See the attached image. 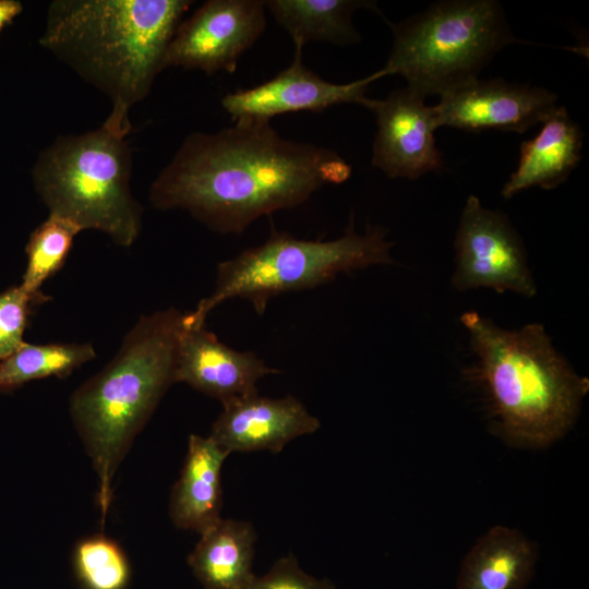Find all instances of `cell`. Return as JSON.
I'll return each mask as SVG.
<instances>
[{
	"label": "cell",
	"mask_w": 589,
	"mask_h": 589,
	"mask_svg": "<svg viewBox=\"0 0 589 589\" xmlns=\"http://www.w3.org/2000/svg\"><path fill=\"white\" fill-rule=\"evenodd\" d=\"M351 176L336 152L279 135L269 122L244 121L195 132L153 181L155 208H181L219 233H242L257 218L304 203Z\"/></svg>",
	"instance_id": "cell-1"
},
{
	"label": "cell",
	"mask_w": 589,
	"mask_h": 589,
	"mask_svg": "<svg viewBox=\"0 0 589 589\" xmlns=\"http://www.w3.org/2000/svg\"><path fill=\"white\" fill-rule=\"evenodd\" d=\"M188 0H56L39 44L106 94V119L131 131L129 111L165 68L167 47Z\"/></svg>",
	"instance_id": "cell-2"
},
{
	"label": "cell",
	"mask_w": 589,
	"mask_h": 589,
	"mask_svg": "<svg viewBox=\"0 0 589 589\" xmlns=\"http://www.w3.org/2000/svg\"><path fill=\"white\" fill-rule=\"evenodd\" d=\"M185 327L187 313L173 308L142 316L113 359L70 399L74 428L97 476L103 525L120 464L166 390L176 383Z\"/></svg>",
	"instance_id": "cell-3"
},
{
	"label": "cell",
	"mask_w": 589,
	"mask_h": 589,
	"mask_svg": "<svg viewBox=\"0 0 589 589\" xmlns=\"http://www.w3.org/2000/svg\"><path fill=\"white\" fill-rule=\"evenodd\" d=\"M460 322L476 358L473 376L486 389L500 433L509 442L543 447L575 422L589 381L553 347L538 323L504 329L473 311Z\"/></svg>",
	"instance_id": "cell-4"
},
{
	"label": "cell",
	"mask_w": 589,
	"mask_h": 589,
	"mask_svg": "<svg viewBox=\"0 0 589 589\" xmlns=\"http://www.w3.org/2000/svg\"><path fill=\"white\" fill-rule=\"evenodd\" d=\"M127 135L104 121L93 131L59 136L33 168L35 188L49 214L81 230L105 232L122 247L132 245L142 227V207L130 187Z\"/></svg>",
	"instance_id": "cell-5"
},
{
	"label": "cell",
	"mask_w": 589,
	"mask_h": 589,
	"mask_svg": "<svg viewBox=\"0 0 589 589\" xmlns=\"http://www.w3.org/2000/svg\"><path fill=\"white\" fill-rule=\"evenodd\" d=\"M389 26L392 50L376 74L401 75L423 97H441L479 79L497 52L522 43L495 0L438 1Z\"/></svg>",
	"instance_id": "cell-6"
},
{
	"label": "cell",
	"mask_w": 589,
	"mask_h": 589,
	"mask_svg": "<svg viewBox=\"0 0 589 589\" xmlns=\"http://www.w3.org/2000/svg\"><path fill=\"white\" fill-rule=\"evenodd\" d=\"M386 237L380 226L357 232L352 218L341 237L328 241L297 239L274 230L262 244L218 264L215 289L187 312L189 324L205 325L208 313L232 298L249 300L262 314L268 300L280 293L314 288L340 273L392 264L394 243Z\"/></svg>",
	"instance_id": "cell-7"
},
{
	"label": "cell",
	"mask_w": 589,
	"mask_h": 589,
	"mask_svg": "<svg viewBox=\"0 0 589 589\" xmlns=\"http://www.w3.org/2000/svg\"><path fill=\"white\" fill-rule=\"evenodd\" d=\"M456 267L452 278L460 291L491 288L533 297L536 283L521 239L508 218L469 195L455 236Z\"/></svg>",
	"instance_id": "cell-8"
},
{
	"label": "cell",
	"mask_w": 589,
	"mask_h": 589,
	"mask_svg": "<svg viewBox=\"0 0 589 589\" xmlns=\"http://www.w3.org/2000/svg\"><path fill=\"white\" fill-rule=\"evenodd\" d=\"M266 26L262 0H209L176 29L164 67L235 72Z\"/></svg>",
	"instance_id": "cell-9"
},
{
	"label": "cell",
	"mask_w": 589,
	"mask_h": 589,
	"mask_svg": "<svg viewBox=\"0 0 589 589\" xmlns=\"http://www.w3.org/2000/svg\"><path fill=\"white\" fill-rule=\"evenodd\" d=\"M409 87L372 99L376 120L372 165L392 179L416 180L444 166L434 132L440 128L434 106Z\"/></svg>",
	"instance_id": "cell-10"
},
{
	"label": "cell",
	"mask_w": 589,
	"mask_h": 589,
	"mask_svg": "<svg viewBox=\"0 0 589 589\" xmlns=\"http://www.w3.org/2000/svg\"><path fill=\"white\" fill-rule=\"evenodd\" d=\"M376 80L375 72L350 83L325 81L303 64L302 49H296L287 69L260 85L228 93L221 106L232 122H269L281 113L322 111L340 104L369 108L372 99L366 96V88Z\"/></svg>",
	"instance_id": "cell-11"
},
{
	"label": "cell",
	"mask_w": 589,
	"mask_h": 589,
	"mask_svg": "<svg viewBox=\"0 0 589 589\" xmlns=\"http://www.w3.org/2000/svg\"><path fill=\"white\" fill-rule=\"evenodd\" d=\"M557 95L543 87L502 79H476L440 97L434 106L440 128L524 133L555 109Z\"/></svg>",
	"instance_id": "cell-12"
},
{
	"label": "cell",
	"mask_w": 589,
	"mask_h": 589,
	"mask_svg": "<svg viewBox=\"0 0 589 589\" xmlns=\"http://www.w3.org/2000/svg\"><path fill=\"white\" fill-rule=\"evenodd\" d=\"M320 426V420L296 397L269 398L255 393L223 404L209 436L228 454L279 453L291 440Z\"/></svg>",
	"instance_id": "cell-13"
},
{
	"label": "cell",
	"mask_w": 589,
	"mask_h": 589,
	"mask_svg": "<svg viewBox=\"0 0 589 589\" xmlns=\"http://www.w3.org/2000/svg\"><path fill=\"white\" fill-rule=\"evenodd\" d=\"M278 373L252 351H238L219 341L205 325L188 324L181 336L176 383L217 398L221 404L257 393L256 383Z\"/></svg>",
	"instance_id": "cell-14"
},
{
	"label": "cell",
	"mask_w": 589,
	"mask_h": 589,
	"mask_svg": "<svg viewBox=\"0 0 589 589\" xmlns=\"http://www.w3.org/2000/svg\"><path fill=\"white\" fill-rule=\"evenodd\" d=\"M584 134L565 107L556 106L538 134L521 143L516 170L502 189L510 199L522 190H551L563 183L581 158Z\"/></svg>",
	"instance_id": "cell-15"
},
{
	"label": "cell",
	"mask_w": 589,
	"mask_h": 589,
	"mask_svg": "<svg viewBox=\"0 0 589 589\" xmlns=\"http://www.w3.org/2000/svg\"><path fill=\"white\" fill-rule=\"evenodd\" d=\"M228 456L211 436L190 435L170 494L169 515L175 526L201 534L221 518V468Z\"/></svg>",
	"instance_id": "cell-16"
},
{
	"label": "cell",
	"mask_w": 589,
	"mask_h": 589,
	"mask_svg": "<svg viewBox=\"0 0 589 589\" xmlns=\"http://www.w3.org/2000/svg\"><path fill=\"white\" fill-rule=\"evenodd\" d=\"M537 555L534 543L518 530L495 526L464 558L456 589H525Z\"/></svg>",
	"instance_id": "cell-17"
},
{
	"label": "cell",
	"mask_w": 589,
	"mask_h": 589,
	"mask_svg": "<svg viewBox=\"0 0 589 589\" xmlns=\"http://www.w3.org/2000/svg\"><path fill=\"white\" fill-rule=\"evenodd\" d=\"M200 536L188 564L204 589H243L254 578L252 524L220 518Z\"/></svg>",
	"instance_id": "cell-18"
},
{
	"label": "cell",
	"mask_w": 589,
	"mask_h": 589,
	"mask_svg": "<svg viewBox=\"0 0 589 589\" xmlns=\"http://www.w3.org/2000/svg\"><path fill=\"white\" fill-rule=\"evenodd\" d=\"M264 4L289 33L296 49L309 41L356 44L361 36L353 26L352 14L358 9L377 11L375 2L363 0H268Z\"/></svg>",
	"instance_id": "cell-19"
},
{
	"label": "cell",
	"mask_w": 589,
	"mask_h": 589,
	"mask_svg": "<svg viewBox=\"0 0 589 589\" xmlns=\"http://www.w3.org/2000/svg\"><path fill=\"white\" fill-rule=\"evenodd\" d=\"M95 356L91 344L25 342L0 361V390L12 389L34 380L67 376Z\"/></svg>",
	"instance_id": "cell-20"
},
{
	"label": "cell",
	"mask_w": 589,
	"mask_h": 589,
	"mask_svg": "<svg viewBox=\"0 0 589 589\" xmlns=\"http://www.w3.org/2000/svg\"><path fill=\"white\" fill-rule=\"evenodd\" d=\"M80 231L74 223L53 214L33 231L26 245L27 265L21 284L27 292L40 293L41 285L63 265Z\"/></svg>",
	"instance_id": "cell-21"
},
{
	"label": "cell",
	"mask_w": 589,
	"mask_h": 589,
	"mask_svg": "<svg viewBox=\"0 0 589 589\" xmlns=\"http://www.w3.org/2000/svg\"><path fill=\"white\" fill-rule=\"evenodd\" d=\"M73 569L82 589H127L131 579V566L124 551L103 533L77 542Z\"/></svg>",
	"instance_id": "cell-22"
},
{
	"label": "cell",
	"mask_w": 589,
	"mask_h": 589,
	"mask_svg": "<svg viewBox=\"0 0 589 589\" xmlns=\"http://www.w3.org/2000/svg\"><path fill=\"white\" fill-rule=\"evenodd\" d=\"M40 296L27 292L21 285L0 293V361L25 344L23 335L31 305Z\"/></svg>",
	"instance_id": "cell-23"
},
{
	"label": "cell",
	"mask_w": 589,
	"mask_h": 589,
	"mask_svg": "<svg viewBox=\"0 0 589 589\" xmlns=\"http://www.w3.org/2000/svg\"><path fill=\"white\" fill-rule=\"evenodd\" d=\"M243 589H336L327 578L305 573L297 558L289 554L276 561L269 570L254 578Z\"/></svg>",
	"instance_id": "cell-24"
},
{
	"label": "cell",
	"mask_w": 589,
	"mask_h": 589,
	"mask_svg": "<svg viewBox=\"0 0 589 589\" xmlns=\"http://www.w3.org/2000/svg\"><path fill=\"white\" fill-rule=\"evenodd\" d=\"M22 4L15 0H0V32L9 24L20 12Z\"/></svg>",
	"instance_id": "cell-25"
}]
</instances>
